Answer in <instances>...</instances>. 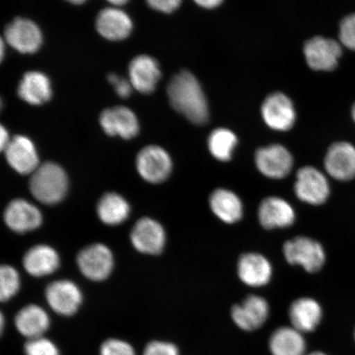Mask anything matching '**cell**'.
<instances>
[{
  "label": "cell",
  "mask_w": 355,
  "mask_h": 355,
  "mask_svg": "<svg viewBox=\"0 0 355 355\" xmlns=\"http://www.w3.org/2000/svg\"><path fill=\"white\" fill-rule=\"evenodd\" d=\"M126 0H111L110 3L114 6H122L123 4L127 3Z\"/></svg>",
  "instance_id": "cell-39"
},
{
  "label": "cell",
  "mask_w": 355,
  "mask_h": 355,
  "mask_svg": "<svg viewBox=\"0 0 355 355\" xmlns=\"http://www.w3.org/2000/svg\"><path fill=\"white\" fill-rule=\"evenodd\" d=\"M29 187L31 193L39 202L53 205L61 202L66 196L69 180L65 171L59 165L46 162L33 173Z\"/></svg>",
  "instance_id": "cell-2"
},
{
  "label": "cell",
  "mask_w": 355,
  "mask_h": 355,
  "mask_svg": "<svg viewBox=\"0 0 355 355\" xmlns=\"http://www.w3.org/2000/svg\"><path fill=\"white\" fill-rule=\"evenodd\" d=\"M77 263L80 270L92 281H104L114 266L112 252L101 243L92 244L79 252Z\"/></svg>",
  "instance_id": "cell-6"
},
{
  "label": "cell",
  "mask_w": 355,
  "mask_h": 355,
  "mask_svg": "<svg viewBox=\"0 0 355 355\" xmlns=\"http://www.w3.org/2000/svg\"><path fill=\"white\" fill-rule=\"evenodd\" d=\"M304 53L311 69L332 71L338 66L340 58L343 55V48L335 40L315 37L305 43Z\"/></svg>",
  "instance_id": "cell-7"
},
{
  "label": "cell",
  "mask_w": 355,
  "mask_h": 355,
  "mask_svg": "<svg viewBox=\"0 0 355 355\" xmlns=\"http://www.w3.org/2000/svg\"><path fill=\"white\" fill-rule=\"evenodd\" d=\"M137 168L146 181L159 184L165 181L172 171V161L166 150L150 145L140 150L137 157Z\"/></svg>",
  "instance_id": "cell-5"
},
{
  "label": "cell",
  "mask_w": 355,
  "mask_h": 355,
  "mask_svg": "<svg viewBox=\"0 0 355 355\" xmlns=\"http://www.w3.org/2000/svg\"><path fill=\"white\" fill-rule=\"evenodd\" d=\"M128 72L132 87L143 94L153 93L162 77L157 61L145 55L131 61Z\"/></svg>",
  "instance_id": "cell-19"
},
{
  "label": "cell",
  "mask_w": 355,
  "mask_h": 355,
  "mask_svg": "<svg viewBox=\"0 0 355 355\" xmlns=\"http://www.w3.org/2000/svg\"><path fill=\"white\" fill-rule=\"evenodd\" d=\"M272 355H306V341L301 333L293 327H283L272 333L269 340Z\"/></svg>",
  "instance_id": "cell-27"
},
{
  "label": "cell",
  "mask_w": 355,
  "mask_h": 355,
  "mask_svg": "<svg viewBox=\"0 0 355 355\" xmlns=\"http://www.w3.org/2000/svg\"><path fill=\"white\" fill-rule=\"evenodd\" d=\"M24 266L32 276L42 277L55 272L59 268L60 257L50 246L37 245L26 252Z\"/></svg>",
  "instance_id": "cell-23"
},
{
  "label": "cell",
  "mask_w": 355,
  "mask_h": 355,
  "mask_svg": "<svg viewBox=\"0 0 355 355\" xmlns=\"http://www.w3.org/2000/svg\"><path fill=\"white\" fill-rule=\"evenodd\" d=\"M4 37L8 44L22 54H34L38 51L43 40L38 26L21 17H17L6 26Z\"/></svg>",
  "instance_id": "cell-10"
},
{
  "label": "cell",
  "mask_w": 355,
  "mask_h": 355,
  "mask_svg": "<svg viewBox=\"0 0 355 355\" xmlns=\"http://www.w3.org/2000/svg\"><path fill=\"white\" fill-rule=\"evenodd\" d=\"M101 355H136L132 346L123 340L110 339L101 347Z\"/></svg>",
  "instance_id": "cell-33"
},
{
  "label": "cell",
  "mask_w": 355,
  "mask_h": 355,
  "mask_svg": "<svg viewBox=\"0 0 355 355\" xmlns=\"http://www.w3.org/2000/svg\"><path fill=\"white\" fill-rule=\"evenodd\" d=\"M108 80L114 87L118 96H121V98H127L131 95L132 86L131 83L127 81L125 78L119 77L118 75L114 73H110Z\"/></svg>",
  "instance_id": "cell-35"
},
{
  "label": "cell",
  "mask_w": 355,
  "mask_h": 355,
  "mask_svg": "<svg viewBox=\"0 0 355 355\" xmlns=\"http://www.w3.org/2000/svg\"><path fill=\"white\" fill-rule=\"evenodd\" d=\"M3 217L8 227L19 234L32 232L42 223V212L24 199H15L8 204Z\"/></svg>",
  "instance_id": "cell-17"
},
{
  "label": "cell",
  "mask_w": 355,
  "mask_h": 355,
  "mask_svg": "<svg viewBox=\"0 0 355 355\" xmlns=\"http://www.w3.org/2000/svg\"><path fill=\"white\" fill-rule=\"evenodd\" d=\"M196 3L198 4L200 7L207 8V10H212V8L220 6L222 0H198Z\"/></svg>",
  "instance_id": "cell-37"
},
{
  "label": "cell",
  "mask_w": 355,
  "mask_h": 355,
  "mask_svg": "<svg viewBox=\"0 0 355 355\" xmlns=\"http://www.w3.org/2000/svg\"><path fill=\"white\" fill-rule=\"evenodd\" d=\"M352 118L354 119V121L355 123V102L352 106Z\"/></svg>",
  "instance_id": "cell-40"
},
{
  "label": "cell",
  "mask_w": 355,
  "mask_h": 355,
  "mask_svg": "<svg viewBox=\"0 0 355 355\" xmlns=\"http://www.w3.org/2000/svg\"><path fill=\"white\" fill-rule=\"evenodd\" d=\"M96 26L102 37L110 41H121L130 35L132 22L126 12L115 8H107L99 12Z\"/></svg>",
  "instance_id": "cell-21"
},
{
  "label": "cell",
  "mask_w": 355,
  "mask_h": 355,
  "mask_svg": "<svg viewBox=\"0 0 355 355\" xmlns=\"http://www.w3.org/2000/svg\"><path fill=\"white\" fill-rule=\"evenodd\" d=\"M257 168L270 179L281 180L290 174L294 159L292 155L279 144H273L257 150L255 155Z\"/></svg>",
  "instance_id": "cell-9"
},
{
  "label": "cell",
  "mask_w": 355,
  "mask_h": 355,
  "mask_svg": "<svg viewBox=\"0 0 355 355\" xmlns=\"http://www.w3.org/2000/svg\"><path fill=\"white\" fill-rule=\"evenodd\" d=\"M20 288L19 272L10 266H3L0 270V299L10 300Z\"/></svg>",
  "instance_id": "cell-30"
},
{
  "label": "cell",
  "mask_w": 355,
  "mask_h": 355,
  "mask_svg": "<svg viewBox=\"0 0 355 355\" xmlns=\"http://www.w3.org/2000/svg\"><path fill=\"white\" fill-rule=\"evenodd\" d=\"M354 338H355V333H354Z\"/></svg>",
  "instance_id": "cell-44"
},
{
  "label": "cell",
  "mask_w": 355,
  "mask_h": 355,
  "mask_svg": "<svg viewBox=\"0 0 355 355\" xmlns=\"http://www.w3.org/2000/svg\"><path fill=\"white\" fill-rule=\"evenodd\" d=\"M270 308L268 301L259 295H250L232 310L233 321L243 331L259 329L268 320Z\"/></svg>",
  "instance_id": "cell-13"
},
{
  "label": "cell",
  "mask_w": 355,
  "mask_h": 355,
  "mask_svg": "<svg viewBox=\"0 0 355 355\" xmlns=\"http://www.w3.org/2000/svg\"><path fill=\"white\" fill-rule=\"evenodd\" d=\"M324 166L328 175L339 181L355 178V146L347 141L333 144L326 154Z\"/></svg>",
  "instance_id": "cell-11"
},
{
  "label": "cell",
  "mask_w": 355,
  "mask_h": 355,
  "mask_svg": "<svg viewBox=\"0 0 355 355\" xmlns=\"http://www.w3.org/2000/svg\"><path fill=\"white\" fill-rule=\"evenodd\" d=\"M17 331L29 340L42 337L50 327V318L46 311L37 305H28L17 314Z\"/></svg>",
  "instance_id": "cell-24"
},
{
  "label": "cell",
  "mask_w": 355,
  "mask_h": 355,
  "mask_svg": "<svg viewBox=\"0 0 355 355\" xmlns=\"http://www.w3.org/2000/svg\"><path fill=\"white\" fill-rule=\"evenodd\" d=\"M172 107L197 125L209 119V109L201 84L192 73L182 71L171 80L167 87Z\"/></svg>",
  "instance_id": "cell-1"
},
{
  "label": "cell",
  "mask_w": 355,
  "mask_h": 355,
  "mask_svg": "<svg viewBox=\"0 0 355 355\" xmlns=\"http://www.w3.org/2000/svg\"><path fill=\"white\" fill-rule=\"evenodd\" d=\"M3 49H4V44H3V41L2 40V41H1V59H3Z\"/></svg>",
  "instance_id": "cell-43"
},
{
  "label": "cell",
  "mask_w": 355,
  "mask_h": 355,
  "mask_svg": "<svg viewBox=\"0 0 355 355\" xmlns=\"http://www.w3.org/2000/svg\"><path fill=\"white\" fill-rule=\"evenodd\" d=\"M261 115L266 125L277 131L290 130L296 121L294 104L281 92L266 97L261 105Z\"/></svg>",
  "instance_id": "cell-8"
},
{
  "label": "cell",
  "mask_w": 355,
  "mask_h": 355,
  "mask_svg": "<svg viewBox=\"0 0 355 355\" xmlns=\"http://www.w3.org/2000/svg\"><path fill=\"white\" fill-rule=\"evenodd\" d=\"M307 355H327L326 354H324L322 352H313V353H311L309 354H307Z\"/></svg>",
  "instance_id": "cell-41"
},
{
  "label": "cell",
  "mask_w": 355,
  "mask_h": 355,
  "mask_svg": "<svg viewBox=\"0 0 355 355\" xmlns=\"http://www.w3.org/2000/svg\"><path fill=\"white\" fill-rule=\"evenodd\" d=\"M17 93L20 98L28 104L40 105L46 103L52 96L50 80L42 73H26L20 82Z\"/></svg>",
  "instance_id": "cell-26"
},
{
  "label": "cell",
  "mask_w": 355,
  "mask_h": 355,
  "mask_svg": "<svg viewBox=\"0 0 355 355\" xmlns=\"http://www.w3.org/2000/svg\"><path fill=\"white\" fill-rule=\"evenodd\" d=\"M3 152L8 164L21 175L33 174L40 166L37 150L28 137H12Z\"/></svg>",
  "instance_id": "cell-16"
},
{
  "label": "cell",
  "mask_w": 355,
  "mask_h": 355,
  "mask_svg": "<svg viewBox=\"0 0 355 355\" xmlns=\"http://www.w3.org/2000/svg\"><path fill=\"white\" fill-rule=\"evenodd\" d=\"M295 192L302 202L322 205L330 195V185L325 175L318 168L305 166L297 173Z\"/></svg>",
  "instance_id": "cell-4"
},
{
  "label": "cell",
  "mask_w": 355,
  "mask_h": 355,
  "mask_svg": "<svg viewBox=\"0 0 355 355\" xmlns=\"http://www.w3.org/2000/svg\"><path fill=\"white\" fill-rule=\"evenodd\" d=\"M100 123L108 135H119L123 139H132L139 132V123L135 114L124 106L105 110L101 114Z\"/></svg>",
  "instance_id": "cell-14"
},
{
  "label": "cell",
  "mask_w": 355,
  "mask_h": 355,
  "mask_svg": "<svg viewBox=\"0 0 355 355\" xmlns=\"http://www.w3.org/2000/svg\"><path fill=\"white\" fill-rule=\"evenodd\" d=\"M130 207L125 199L114 193H106L97 206V213L106 225L122 224L130 216Z\"/></svg>",
  "instance_id": "cell-28"
},
{
  "label": "cell",
  "mask_w": 355,
  "mask_h": 355,
  "mask_svg": "<svg viewBox=\"0 0 355 355\" xmlns=\"http://www.w3.org/2000/svg\"><path fill=\"white\" fill-rule=\"evenodd\" d=\"M284 255L291 265L301 266L306 272L315 273L325 263L326 254L320 243L308 237H297L287 241Z\"/></svg>",
  "instance_id": "cell-3"
},
{
  "label": "cell",
  "mask_w": 355,
  "mask_h": 355,
  "mask_svg": "<svg viewBox=\"0 0 355 355\" xmlns=\"http://www.w3.org/2000/svg\"><path fill=\"white\" fill-rule=\"evenodd\" d=\"M210 207L212 212L225 223H236L243 216L241 199L228 189L215 190L210 197Z\"/></svg>",
  "instance_id": "cell-25"
},
{
  "label": "cell",
  "mask_w": 355,
  "mask_h": 355,
  "mask_svg": "<svg viewBox=\"0 0 355 355\" xmlns=\"http://www.w3.org/2000/svg\"><path fill=\"white\" fill-rule=\"evenodd\" d=\"M339 38L344 46L355 51V13L345 17L340 21Z\"/></svg>",
  "instance_id": "cell-32"
},
{
  "label": "cell",
  "mask_w": 355,
  "mask_h": 355,
  "mask_svg": "<svg viewBox=\"0 0 355 355\" xmlns=\"http://www.w3.org/2000/svg\"><path fill=\"white\" fill-rule=\"evenodd\" d=\"M238 275L245 285L261 287L268 284L272 276V266L263 255L250 252L239 260Z\"/></svg>",
  "instance_id": "cell-20"
},
{
  "label": "cell",
  "mask_w": 355,
  "mask_h": 355,
  "mask_svg": "<svg viewBox=\"0 0 355 355\" xmlns=\"http://www.w3.org/2000/svg\"><path fill=\"white\" fill-rule=\"evenodd\" d=\"M166 239L165 230L162 225L148 217L137 221L131 233L132 245L137 251L146 254H161Z\"/></svg>",
  "instance_id": "cell-12"
},
{
  "label": "cell",
  "mask_w": 355,
  "mask_h": 355,
  "mask_svg": "<svg viewBox=\"0 0 355 355\" xmlns=\"http://www.w3.org/2000/svg\"><path fill=\"white\" fill-rule=\"evenodd\" d=\"M10 137H8V133L6 128L2 125L1 130H0V146H1V150H4L6 148V146L8 144H10Z\"/></svg>",
  "instance_id": "cell-38"
},
{
  "label": "cell",
  "mask_w": 355,
  "mask_h": 355,
  "mask_svg": "<svg viewBox=\"0 0 355 355\" xmlns=\"http://www.w3.org/2000/svg\"><path fill=\"white\" fill-rule=\"evenodd\" d=\"M259 220L265 229L287 228L294 224V208L285 199L269 197L261 202Z\"/></svg>",
  "instance_id": "cell-18"
},
{
  "label": "cell",
  "mask_w": 355,
  "mask_h": 355,
  "mask_svg": "<svg viewBox=\"0 0 355 355\" xmlns=\"http://www.w3.org/2000/svg\"><path fill=\"white\" fill-rule=\"evenodd\" d=\"M144 355H180V352L174 344L153 341L146 346Z\"/></svg>",
  "instance_id": "cell-34"
},
{
  "label": "cell",
  "mask_w": 355,
  "mask_h": 355,
  "mask_svg": "<svg viewBox=\"0 0 355 355\" xmlns=\"http://www.w3.org/2000/svg\"><path fill=\"white\" fill-rule=\"evenodd\" d=\"M148 3L150 7L155 10L171 13L180 7L181 1L180 0H149Z\"/></svg>",
  "instance_id": "cell-36"
},
{
  "label": "cell",
  "mask_w": 355,
  "mask_h": 355,
  "mask_svg": "<svg viewBox=\"0 0 355 355\" xmlns=\"http://www.w3.org/2000/svg\"><path fill=\"white\" fill-rule=\"evenodd\" d=\"M292 327L301 333L316 330L322 318V310L316 300L311 298L297 300L288 311Z\"/></svg>",
  "instance_id": "cell-22"
},
{
  "label": "cell",
  "mask_w": 355,
  "mask_h": 355,
  "mask_svg": "<svg viewBox=\"0 0 355 355\" xmlns=\"http://www.w3.org/2000/svg\"><path fill=\"white\" fill-rule=\"evenodd\" d=\"M46 300L51 308L64 316H72L82 303L81 291L72 282L58 281L49 285Z\"/></svg>",
  "instance_id": "cell-15"
},
{
  "label": "cell",
  "mask_w": 355,
  "mask_h": 355,
  "mask_svg": "<svg viewBox=\"0 0 355 355\" xmlns=\"http://www.w3.org/2000/svg\"><path fill=\"white\" fill-rule=\"evenodd\" d=\"M71 3L73 4H82L84 3V1H83V0H78V1H75V0H73V1H71Z\"/></svg>",
  "instance_id": "cell-42"
},
{
  "label": "cell",
  "mask_w": 355,
  "mask_h": 355,
  "mask_svg": "<svg viewBox=\"0 0 355 355\" xmlns=\"http://www.w3.org/2000/svg\"><path fill=\"white\" fill-rule=\"evenodd\" d=\"M24 349L26 355H60L55 345L43 336L29 340Z\"/></svg>",
  "instance_id": "cell-31"
},
{
  "label": "cell",
  "mask_w": 355,
  "mask_h": 355,
  "mask_svg": "<svg viewBox=\"0 0 355 355\" xmlns=\"http://www.w3.org/2000/svg\"><path fill=\"white\" fill-rule=\"evenodd\" d=\"M236 135L227 128H216L208 137V148L210 153L220 162H228L232 157L235 146H237Z\"/></svg>",
  "instance_id": "cell-29"
}]
</instances>
